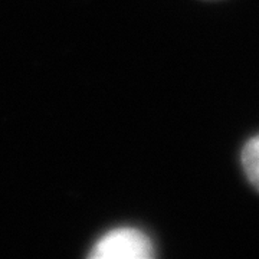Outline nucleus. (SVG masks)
I'll return each instance as SVG.
<instances>
[{
	"instance_id": "f257e3e1",
	"label": "nucleus",
	"mask_w": 259,
	"mask_h": 259,
	"mask_svg": "<svg viewBox=\"0 0 259 259\" xmlns=\"http://www.w3.org/2000/svg\"><path fill=\"white\" fill-rule=\"evenodd\" d=\"M91 259H151L154 246L144 232L134 228H118L108 232L95 243Z\"/></svg>"
},
{
	"instance_id": "f03ea898",
	"label": "nucleus",
	"mask_w": 259,
	"mask_h": 259,
	"mask_svg": "<svg viewBox=\"0 0 259 259\" xmlns=\"http://www.w3.org/2000/svg\"><path fill=\"white\" fill-rule=\"evenodd\" d=\"M242 167L252 186L259 190V136H255L242 150Z\"/></svg>"
}]
</instances>
